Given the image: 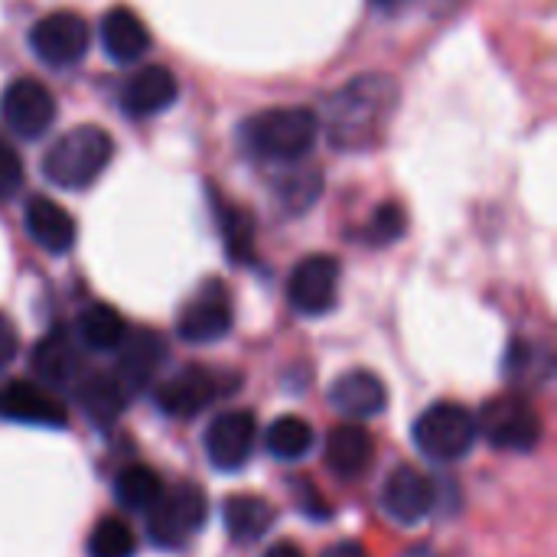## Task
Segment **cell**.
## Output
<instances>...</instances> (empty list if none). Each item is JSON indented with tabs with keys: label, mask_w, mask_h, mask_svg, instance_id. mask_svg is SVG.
Returning a JSON list of instances; mask_svg holds the SVG:
<instances>
[{
	"label": "cell",
	"mask_w": 557,
	"mask_h": 557,
	"mask_svg": "<svg viewBox=\"0 0 557 557\" xmlns=\"http://www.w3.org/2000/svg\"><path fill=\"white\" fill-rule=\"evenodd\" d=\"M398 85L388 75H356L326 101L323 131L339 150H369L382 140L395 108Z\"/></svg>",
	"instance_id": "6da1fadb"
},
{
	"label": "cell",
	"mask_w": 557,
	"mask_h": 557,
	"mask_svg": "<svg viewBox=\"0 0 557 557\" xmlns=\"http://www.w3.org/2000/svg\"><path fill=\"white\" fill-rule=\"evenodd\" d=\"M320 137V114L310 108H268L242 124V144L268 163L304 160Z\"/></svg>",
	"instance_id": "7a4b0ae2"
},
{
	"label": "cell",
	"mask_w": 557,
	"mask_h": 557,
	"mask_svg": "<svg viewBox=\"0 0 557 557\" xmlns=\"http://www.w3.org/2000/svg\"><path fill=\"white\" fill-rule=\"evenodd\" d=\"M114 140L98 124H78L65 131L42 157V176L62 189H85L91 186L111 163Z\"/></svg>",
	"instance_id": "3957f363"
},
{
	"label": "cell",
	"mask_w": 557,
	"mask_h": 557,
	"mask_svg": "<svg viewBox=\"0 0 557 557\" xmlns=\"http://www.w3.org/2000/svg\"><path fill=\"white\" fill-rule=\"evenodd\" d=\"M209 516V499L196 483H176L163 490L160 499L147 509V535L157 548H183Z\"/></svg>",
	"instance_id": "277c9868"
},
{
	"label": "cell",
	"mask_w": 557,
	"mask_h": 557,
	"mask_svg": "<svg viewBox=\"0 0 557 557\" xmlns=\"http://www.w3.org/2000/svg\"><path fill=\"white\" fill-rule=\"evenodd\" d=\"M476 437V418L454 401H437L414 421V447L437 463H454L467 457Z\"/></svg>",
	"instance_id": "5b68a950"
},
{
	"label": "cell",
	"mask_w": 557,
	"mask_h": 557,
	"mask_svg": "<svg viewBox=\"0 0 557 557\" xmlns=\"http://www.w3.org/2000/svg\"><path fill=\"white\" fill-rule=\"evenodd\" d=\"M476 431L496 447V450H512V454H532L542 444V418L532 401L522 395H503L493 398L480 421Z\"/></svg>",
	"instance_id": "8992f818"
},
{
	"label": "cell",
	"mask_w": 557,
	"mask_h": 557,
	"mask_svg": "<svg viewBox=\"0 0 557 557\" xmlns=\"http://www.w3.org/2000/svg\"><path fill=\"white\" fill-rule=\"evenodd\" d=\"M235 320V304H232V290L222 281H206L180 310L176 320V333L186 343H215L232 330Z\"/></svg>",
	"instance_id": "52a82bcc"
},
{
	"label": "cell",
	"mask_w": 557,
	"mask_h": 557,
	"mask_svg": "<svg viewBox=\"0 0 557 557\" xmlns=\"http://www.w3.org/2000/svg\"><path fill=\"white\" fill-rule=\"evenodd\" d=\"M339 294V261L333 255L304 258L287 281V300L304 317H323L336 307Z\"/></svg>",
	"instance_id": "ba28073f"
},
{
	"label": "cell",
	"mask_w": 557,
	"mask_h": 557,
	"mask_svg": "<svg viewBox=\"0 0 557 557\" xmlns=\"http://www.w3.org/2000/svg\"><path fill=\"white\" fill-rule=\"evenodd\" d=\"M88 23L72 10H55L29 29V46L46 65H75L88 52Z\"/></svg>",
	"instance_id": "9c48e42d"
},
{
	"label": "cell",
	"mask_w": 557,
	"mask_h": 557,
	"mask_svg": "<svg viewBox=\"0 0 557 557\" xmlns=\"http://www.w3.org/2000/svg\"><path fill=\"white\" fill-rule=\"evenodd\" d=\"M0 114L7 127L26 140L42 137L55 124V98L52 91L36 78H16L3 88Z\"/></svg>",
	"instance_id": "30bf717a"
},
{
	"label": "cell",
	"mask_w": 557,
	"mask_h": 557,
	"mask_svg": "<svg viewBox=\"0 0 557 557\" xmlns=\"http://www.w3.org/2000/svg\"><path fill=\"white\" fill-rule=\"evenodd\" d=\"M225 388H235V385H225V379L215 372V369H206V366H186L180 369L173 379H166L157 392V405L163 414L170 418H196L199 411H206L215 398L225 395Z\"/></svg>",
	"instance_id": "8fae6325"
},
{
	"label": "cell",
	"mask_w": 557,
	"mask_h": 557,
	"mask_svg": "<svg viewBox=\"0 0 557 557\" xmlns=\"http://www.w3.org/2000/svg\"><path fill=\"white\" fill-rule=\"evenodd\" d=\"M255 441H258V421L251 411H242V408L222 411L206 431L209 463L222 473H235L251 460Z\"/></svg>",
	"instance_id": "7c38bea8"
},
{
	"label": "cell",
	"mask_w": 557,
	"mask_h": 557,
	"mask_svg": "<svg viewBox=\"0 0 557 557\" xmlns=\"http://www.w3.org/2000/svg\"><path fill=\"white\" fill-rule=\"evenodd\" d=\"M382 506L385 512L401 522V525H418L431 516L434 509V483L418 470V467H395L385 480L382 490Z\"/></svg>",
	"instance_id": "4fadbf2b"
},
{
	"label": "cell",
	"mask_w": 557,
	"mask_h": 557,
	"mask_svg": "<svg viewBox=\"0 0 557 557\" xmlns=\"http://www.w3.org/2000/svg\"><path fill=\"white\" fill-rule=\"evenodd\" d=\"M180 95V82L166 65H144L121 88V111L131 117H153Z\"/></svg>",
	"instance_id": "5bb4252c"
},
{
	"label": "cell",
	"mask_w": 557,
	"mask_h": 557,
	"mask_svg": "<svg viewBox=\"0 0 557 557\" xmlns=\"http://www.w3.org/2000/svg\"><path fill=\"white\" fill-rule=\"evenodd\" d=\"M117 352L121 356H117V372L114 375L127 388V395H134V392L147 388L157 379V372H160V366L166 359V343L153 330H137V333L124 336Z\"/></svg>",
	"instance_id": "9a60e30c"
},
{
	"label": "cell",
	"mask_w": 557,
	"mask_h": 557,
	"mask_svg": "<svg viewBox=\"0 0 557 557\" xmlns=\"http://www.w3.org/2000/svg\"><path fill=\"white\" fill-rule=\"evenodd\" d=\"M0 414L20 424H39V428H65L69 411L65 405L42 385L33 382H10L0 392Z\"/></svg>",
	"instance_id": "2e32d148"
},
{
	"label": "cell",
	"mask_w": 557,
	"mask_h": 557,
	"mask_svg": "<svg viewBox=\"0 0 557 557\" xmlns=\"http://www.w3.org/2000/svg\"><path fill=\"white\" fill-rule=\"evenodd\" d=\"M29 369L36 372L42 388H75V382L82 379V359L72 336L65 330L46 333L29 356Z\"/></svg>",
	"instance_id": "e0dca14e"
},
{
	"label": "cell",
	"mask_w": 557,
	"mask_h": 557,
	"mask_svg": "<svg viewBox=\"0 0 557 557\" xmlns=\"http://www.w3.org/2000/svg\"><path fill=\"white\" fill-rule=\"evenodd\" d=\"M330 401L339 414L346 418H356V421H366V418H375L385 411L388 405V388L385 382L369 372V369H352L346 375H339L330 388Z\"/></svg>",
	"instance_id": "ac0fdd59"
},
{
	"label": "cell",
	"mask_w": 557,
	"mask_h": 557,
	"mask_svg": "<svg viewBox=\"0 0 557 557\" xmlns=\"http://www.w3.org/2000/svg\"><path fill=\"white\" fill-rule=\"evenodd\" d=\"M26 235L49 255H65L75 245V219L52 199L33 196L23 212Z\"/></svg>",
	"instance_id": "d6986e66"
},
{
	"label": "cell",
	"mask_w": 557,
	"mask_h": 557,
	"mask_svg": "<svg viewBox=\"0 0 557 557\" xmlns=\"http://www.w3.org/2000/svg\"><path fill=\"white\" fill-rule=\"evenodd\" d=\"M375 444L366 428L359 424H339L326 437V467L339 480H356L372 467Z\"/></svg>",
	"instance_id": "ffe728a7"
},
{
	"label": "cell",
	"mask_w": 557,
	"mask_h": 557,
	"mask_svg": "<svg viewBox=\"0 0 557 557\" xmlns=\"http://www.w3.org/2000/svg\"><path fill=\"white\" fill-rule=\"evenodd\" d=\"M101 46L114 62H137L150 49V33L131 7H111L101 16Z\"/></svg>",
	"instance_id": "44dd1931"
},
{
	"label": "cell",
	"mask_w": 557,
	"mask_h": 557,
	"mask_svg": "<svg viewBox=\"0 0 557 557\" xmlns=\"http://www.w3.org/2000/svg\"><path fill=\"white\" fill-rule=\"evenodd\" d=\"M212 206H215V222L225 238V251L232 264H255L258 258V238H255V219L248 209L228 202L222 193L212 189Z\"/></svg>",
	"instance_id": "7402d4cb"
},
{
	"label": "cell",
	"mask_w": 557,
	"mask_h": 557,
	"mask_svg": "<svg viewBox=\"0 0 557 557\" xmlns=\"http://www.w3.org/2000/svg\"><path fill=\"white\" fill-rule=\"evenodd\" d=\"M75 398H78V405L85 408V414L88 418H95V421H101V424H108V421H114L121 411H124V405H127V388L117 382V375H111V372H91V375H82L78 382H75Z\"/></svg>",
	"instance_id": "603a6c76"
},
{
	"label": "cell",
	"mask_w": 557,
	"mask_h": 557,
	"mask_svg": "<svg viewBox=\"0 0 557 557\" xmlns=\"http://www.w3.org/2000/svg\"><path fill=\"white\" fill-rule=\"evenodd\" d=\"M222 519H225V529H228L235 545H251L271 529L274 509L261 496L242 493V496H228L222 503Z\"/></svg>",
	"instance_id": "cb8c5ba5"
},
{
	"label": "cell",
	"mask_w": 557,
	"mask_h": 557,
	"mask_svg": "<svg viewBox=\"0 0 557 557\" xmlns=\"http://www.w3.org/2000/svg\"><path fill=\"white\" fill-rule=\"evenodd\" d=\"M75 333H78V343L88 346L91 352H114L124 343V336H127V323H124V317L114 307L88 304L78 313Z\"/></svg>",
	"instance_id": "d4e9b609"
},
{
	"label": "cell",
	"mask_w": 557,
	"mask_h": 557,
	"mask_svg": "<svg viewBox=\"0 0 557 557\" xmlns=\"http://www.w3.org/2000/svg\"><path fill=\"white\" fill-rule=\"evenodd\" d=\"M163 493V480L157 470L144 467V463H131L117 473L114 480V496L124 509L131 512H147Z\"/></svg>",
	"instance_id": "484cf974"
},
{
	"label": "cell",
	"mask_w": 557,
	"mask_h": 557,
	"mask_svg": "<svg viewBox=\"0 0 557 557\" xmlns=\"http://www.w3.org/2000/svg\"><path fill=\"white\" fill-rule=\"evenodd\" d=\"M264 447L271 457H277L284 463L300 460L313 447V428L297 414H281L277 421H271V428L264 434Z\"/></svg>",
	"instance_id": "4316f807"
},
{
	"label": "cell",
	"mask_w": 557,
	"mask_h": 557,
	"mask_svg": "<svg viewBox=\"0 0 557 557\" xmlns=\"http://www.w3.org/2000/svg\"><path fill=\"white\" fill-rule=\"evenodd\" d=\"M134 552H137V535L117 516L101 519L88 535V555L91 557H134Z\"/></svg>",
	"instance_id": "83f0119b"
},
{
	"label": "cell",
	"mask_w": 557,
	"mask_h": 557,
	"mask_svg": "<svg viewBox=\"0 0 557 557\" xmlns=\"http://www.w3.org/2000/svg\"><path fill=\"white\" fill-rule=\"evenodd\" d=\"M405 225H408L405 209H401L398 202H385V206L375 209V215H372V222H369V228H366V238H369L372 245H392L395 238L405 235Z\"/></svg>",
	"instance_id": "f1b7e54d"
},
{
	"label": "cell",
	"mask_w": 557,
	"mask_h": 557,
	"mask_svg": "<svg viewBox=\"0 0 557 557\" xmlns=\"http://www.w3.org/2000/svg\"><path fill=\"white\" fill-rule=\"evenodd\" d=\"M23 183V160L20 153L0 137V196H13Z\"/></svg>",
	"instance_id": "f546056e"
},
{
	"label": "cell",
	"mask_w": 557,
	"mask_h": 557,
	"mask_svg": "<svg viewBox=\"0 0 557 557\" xmlns=\"http://www.w3.org/2000/svg\"><path fill=\"white\" fill-rule=\"evenodd\" d=\"M20 352V336H16V326L0 313V369H7Z\"/></svg>",
	"instance_id": "4dcf8cb0"
},
{
	"label": "cell",
	"mask_w": 557,
	"mask_h": 557,
	"mask_svg": "<svg viewBox=\"0 0 557 557\" xmlns=\"http://www.w3.org/2000/svg\"><path fill=\"white\" fill-rule=\"evenodd\" d=\"M300 493H304V506H310V509H307L310 516H317V519H320V516H330V512H326V503H323L304 480H300Z\"/></svg>",
	"instance_id": "1f68e13d"
},
{
	"label": "cell",
	"mask_w": 557,
	"mask_h": 557,
	"mask_svg": "<svg viewBox=\"0 0 557 557\" xmlns=\"http://www.w3.org/2000/svg\"><path fill=\"white\" fill-rule=\"evenodd\" d=\"M323 557H369V552L362 545H356V542H339V545L326 548Z\"/></svg>",
	"instance_id": "d6a6232c"
},
{
	"label": "cell",
	"mask_w": 557,
	"mask_h": 557,
	"mask_svg": "<svg viewBox=\"0 0 557 557\" xmlns=\"http://www.w3.org/2000/svg\"><path fill=\"white\" fill-rule=\"evenodd\" d=\"M264 557H307L297 545H290V542H277V545H271Z\"/></svg>",
	"instance_id": "836d02e7"
},
{
	"label": "cell",
	"mask_w": 557,
	"mask_h": 557,
	"mask_svg": "<svg viewBox=\"0 0 557 557\" xmlns=\"http://www.w3.org/2000/svg\"><path fill=\"white\" fill-rule=\"evenodd\" d=\"M398 3H405V0H372V7H379V10H395Z\"/></svg>",
	"instance_id": "e575fe53"
}]
</instances>
